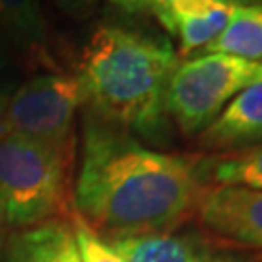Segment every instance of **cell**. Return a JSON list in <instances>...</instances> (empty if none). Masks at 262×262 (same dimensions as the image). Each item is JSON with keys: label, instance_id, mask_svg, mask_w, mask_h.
<instances>
[{"label": "cell", "instance_id": "cell-1", "mask_svg": "<svg viewBox=\"0 0 262 262\" xmlns=\"http://www.w3.org/2000/svg\"><path fill=\"white\" fill-rule=\"evenodd\" d=\"M198 161L151 150L85 113L74 212L105 239L175 231L194 215L206 188Z\"/></svg>", "mask_w": 262, "mask_h": 262}, {"label": "cell", "instance_id": "cell-2", "mask_svg": "<svg viewBox=\"0 0 262 262\" xmlns=\"http://www.w3.org/2000/svg\"><path fill=\"white\" fill-rule=\"evenodd\" d=\"M177 64L167 39L103 24L88 39L76 78L90 115L161 142L169 126L165 90Z\"/></svg>", "mask_w": 262, "mask_h": 262}, {"label": "cell", "instance_id": "cell-3", "mask_svg": "<svg viewBox=\"0 0 262 262\" xmlns=\"http://www.w3.org/2000/svg\"><path fill=\"white\" fill-rule=\"evenodd\" d=\"M72 158L74 148L14 134L0 140V215L6 229H28L64 212Z\"/></svg>", "mask_w": 262, "mask_h": 262}, {"label": "cell", "instance_id": "cell-4", "mask_svg": "<svg viewBox=\"0 0 262 262\" xmlns=\"http://www.w3.org/2000/svg\"><path fill=\"white\" fill-rule=\"evenodd\" d=\"M260 70V62L222 53H198L179 62L169 78L167 117L173 119L183 136H198Z\"/></svg>", "mask_w": 262, "mask_h": 262}, {"label": "cell", "instance_id": "cell-5", "mask_svg": "<svg viewBox=\"0 0 262 262\" xmlns=\"http://www.w3.org/2000/svg\"><path fill=\"white\" fill-rule=\"evenodd\" d=\"M82 105L84 95L76 76H33L10 95L8 134L53 148H74L76 113Z\"/></svg>", "mask_w": 262, "mask_h": 262}, {"label": "cell", "instance_id": "cell-6", "mask_svg": "<svg viewBox=\"0 0 262 262\" xmlns=\"http://www.w3.org/2000/svg\"><path fill=\"white\" fill-rule=\"evenodd\" d=\"M210 243L262 254V192L245 187H206L196 206Z\"/></svg>", "mask_w": 262, "mask_h": 262}, {"label": "cell", "instance_id": "cell-7", "mask_svg": "<svg viewBox=\"0 0 262 262\" xmlns=\"http://www.w3.org/2000/svg\"><path fill=\"white\" fill-rule=\"evenodd\" d=\"M258 144H262V70L198 134V146L215 154H229Z\"/></svg>", "mask_w": 262, "mask_h": 262}, {"label": "cell", "instance_id": "cell-8", "mask_svg": "<svg viewBox=\"0 0 262 262\" xmlns=\"http://www.w3.org/2000/svg\"><path fill=\"white\" fill-rule=\"evenodd\" d=\"M124 262H198L214 254L200 231H161L107 239Z\"/></svg>", "mask_w": 262, "mask_h": 262}, {"label": "cell", "instance_id": "cell-9", "mask_svg": "<svg viewBox=\"0 0 262 262\" xmlns=\"http://www.w3.org/2000/svg\"><path fill=\"white\" fill-rule=\"evenodd\" d=\"M6 262H82L72 225L56 217L12 231L4 245Z\"/></svg>", "mask_w": 262, "mask_h": 262}, {"label": "cell", "instance_id": "cell-10", "mask_svg": "<svg viewBox=\"0 0 262 262\" xmlns=\"http://www.w3.org/2000/svg\"><path fill=\"white\" fill-rule=\"evenodd\" d=\"M202 53H222L262 64V2H235L224 31Z\"/></svg>", "mask_w": 262, "mask_h": 262}, {"label": "cell", "instance_id": "cell-11", "mask_svg": "<svg viewBox=\"0 0 262 262\" xmlns=\"http://www.w3.org/2000/svg\"><path fill=\"white\" fill-rule=\"evenodd\" d=\"M198 167L206 187H245L262 192V144L200 158Z\"/></svg>", "mask_w": 262, "mask_h": 262}, {"label": "cell", "instance_id": "cell-12", "mask_svg": "<svg viewBox=\"0 0 262 262\" xmlns=\"http://www.w3.org/2000/svg\"><path fill=\"white\" fill-rule=\"evenodd\" d=\"M0 28L28 53L43 55L47 51V21L39 0H0Z\"/></svg>", "mask_w": 262, "mask_h": 262}, {"label": "cell", "instance_id": "cell-13", "mask_svg": "<svg viewBox=\"0 0 262 262\" xmlns=\"http://www.w3.org/2000/svg\"><path fill=\"white\" fill-rule=\"evenodd\" d=\"M237 0H229L224 6L215 8L208 16L202 18H190V19H179L177 24V35L181 39V53L190 55L196 49H204L208 43H212L227 26V19L231 16Z\"/></svg>", "mask_w": 262, "mask_h": 262}, {"label": "cell", "instance_id": "cell-14", "mask_svg": "<svg viewBox=\"0 0 262 262\" xmlns=\"http://www.w3.org/2000/svg\"><path fill=\"white\" fill-rule=\"evenodd\" d=\"M70 225L74 231V239L82 262H124L121 254L113 249V245L95 229H92L74 210H72Z\"/></svg>", "mask_w": 262, "mask_h": 262}, {"label": "cell", "instance_id": "cell-15", "mask_svg": "<svg viewBox=\"0 0 262 262\" xmlns=\"http://www.w3.org/2000/svg\"><path fill=\"white\" fill-rule=\"evenodd\" d=\"M229 0H175L173 2V19L177 24L179 19L202 18L208 16L215 8L224 6ZM177 28V26H175Z\"/></svg>", "mask_w": 262, "mask_h": 262}, {"label": "cell", "instance_id": "cell-16", "mask_svg": "<svg viewBox=\"0 0 262 262\" xmlns=\"http://www.w3.org/2000/svg\"><path fill=\"white\" fill-rule=\"evenodd\" d=\"M62 14L72 19H88L95 14L99 0H51Z\"/></svg>", "mask_w": 262, "mask_h": 262}, {"label": "cell", "instance_id": "cell-17", "mask_svg": "<svg viewBox=\"0 0 262 262\" xmlns=\"http://www.w3.org/2000/svg\"><path fill=\"white\" fill-rule=\"evenodd\" d=\"M173 2L175 0H151V12L167 33L177 35L175 19H173Z\"/></svg>", "mask_w": 262, "mask_h": 262}, {"label": "cell", "instance_id": "cell-18", "mask_svg": "<svg viewBox=\"0 0 262 262\" xmlns=\"http://www.w3.org/2000/svg\"><path fill=\"white\" fill-rule=\"evenodd\" d=\"M109 2L128 14H140V12L151 10V0H109Z\"/></svg>", "mask_w": 262, "mask_h": 262}, {"label": "cell", "instance_id": "cell-19", "mask_svg": "<svg viewBox=\"0 0 262 262\" xmlns=\"http://www.w3.org/2000/svg\"><path fill=\"white\" fill-rule=\"evenodd\" d=\"M10 94L6 90H0V140L8 136V124H6V111H8Z\"/></svg>", "mask_w": 262, "mask_h": 262}, {"label": "cell", "instance_id": "cell-20", "mask_svg": "<svg viewBox=\"0 0 262 262\" xmlns=\"http://www.w3.org/2000/svg\"><path fill=\"white\" fill-rule=\"evenodd\" d=\"M8 62H10L8 47H6V41H4L2 35H0V78H2V74H4V70L8 68Z\"/></svg>", "mask_w": 262, "mask_h": 262}, {"label": "cell", "instance_id": "cell-21", "mask_svg": "<svg viewBox=\"0 0 262 262\" xmlns=\"http://www.w3.org/2000/svg\"><path fill=\"white\" fill-rule=\"evenodd\" d=\"M4 245H6V225L2 222V215H0V258L4 254Z\"/></svg>", "mask_w": 262, "mask_h": 262}, {"label": "cell", "instance_id": "cell-22", "mask_svg": "<svg viewBox=\"0 0 262 262\" xmlns=\"http://www.w3.org/2000/svg\"><path fill=\"white\" fill-rule=\"evenodd\" d=\"M198 262H222V258H217L215 254H210V256H204V258H200Z\"/></svg>", "mask_w": 262, "mask_h": 262}, {"label": "cell", "instance_id": "cell-23", "mask_svg": "<svg viewBox=\"0 0 262 262\" xmlns=\"http://www.w3.org/2000/svg\"><path fill=\"white\" fill-rule=\"evenodd\" d=\"M237 2H260V0H237Z\"/></svg>", "mask_w": 262, "mask_h": 262}, {"label": "cell", "instance_id": "cell-24", "mask_svg": "<svg viewBox=\"0 0 262 262\" xmlns=\"http://www.w3.org/2000/svg\"><path fill=\"white\" fill-rule=\"evenodd\" d=\"M260 2H262V0H260Z\"/></svg>", "mask_w": 262, "mask_h": 262}]
</instances>
